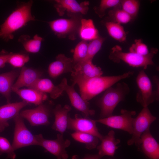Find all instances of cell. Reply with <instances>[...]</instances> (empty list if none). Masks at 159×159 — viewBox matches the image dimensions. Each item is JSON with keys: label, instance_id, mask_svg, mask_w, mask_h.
<instances>
[{"label": "cell", "instance_id": "6da1fadb", "mask_svg": "<svg viewBox=\"0 0 159 159\" xmlns=\"http://www.w3.org/2000/svg\"><path fill=\"white\" fill-rule=\"evenodd\" d=\"M134 72L129 71L117 75L101 76L89 78L71 74L72 80L73 83L78 85L82 98L85 101L88 102L119 81L131 77Z\"/></svg>", "mask_w": 159, "mask_h": 159}, {"label": "cell", "instance_id": "7a4b0ae2", "mask_svg": "<svg viewBox=\"0 0 159 159\" xmlns=\"http://www.w3.org/2000/svg\"><path fill=\"white\" fill-rule=\"evenodd\" d=\"M32 4V1L19 4L1 25L0 38L6 41L12 39L16 31L29 21L35 20L31 11Z\"/></svg>", "mask_w": 159, "mask_h": 159}, {"label": "cell", "instance_id": "3957f363", "mask_svg": "<svg viewBox=\"0 0 159 159\" xmlns=\"http://www.w3.org/2000/svg\"><path fill=\"white\" fill-rule=\"evenodd\" d=\"M105 91L98 101L101 118L112 115L115 107L120 102L124 100L130 92V89L126 83L119 82L115 87L111 86Z\"/></svg>", "mask_w": 159, "mask_h": 159}, {"label": "cell", "instance_id": "277c9868", "mask_svg": "<svg viewBox=\"0 0 159 159\" xmlns=\"http://www.w3.org/2000/svg\"><path fill=\"white\" fill-rule=\"evenodd\" d=\"M158 52L157 49L152 48L147 55H142L133 52H124L120 46L117 45L112 49L109 58L115 63L122 61L132 67L145 69L148 65L154 64L153 59Z\"/></svg>", "mask_w": 159, "mask_h": 159}, {"label": "cell", "instance_id": "5b68a950", "mask_svg": "<svg viewBox=\"0 0 159 159\" xmlns=\"http://www.w3.org/2000/svg\"><path fill=\"white\" fill-rule=\"evenodd\" d=\"M69 19L61 18L48 22L52 31L59 38L75 39L79 34L82 19L81 14L71 15Z\"/></svg>", "mask_w": 159, "mask_h": 159}, {"label": "cell", "instance_id": "8992f818", "mask_svg": "<svg viewBox=\"0 0 159 159\" xmlns=\"http://www.w3.org/2000/svg\"><path fill=\"white\" fill-rule=\"evenodd\" d=\"M136 81L138 87L136 100L143 107H148L155 100H159V92L153 91L151 81L144 70L140 71Z\"/></svg>", "mask_w": 159, "mask_h": 159}, {"label": "cell", "instance_id": "52a82bcc", "mask_svg": "<svg viewBox=\"0 0 159 159\" xmlns=\"http://www.w3.org/2000/svg\"><path fill=\"white\" fill-rule=\"evenodd\" d=\"M156 119V117L152 114L148 107H143L137 117L134 118L132 136L127 141V145L130 146L135 144L138 147L141 135L150 128L151 124Z\"/></svg>", "mask_w": 159, "mask_h": 159}, {"label": "cell", "instance_id": "ba28073f", "mask_svg": "<svg viewBox=\"0 0 159 159\" xmlns=\"http://www.w3.org/2000/svg\"><path fill=\"white\" fill-rule=\"evenodd\" d=\"M15 128L12 146L14 149L31 145H38L36 135H33L26 126L19 114L14 118Z\"/></svg>", "mask_w": 159, "mask_h": 159}, {"label": "cell", "instance_id": "9c48e42d", "mask_svg": "<svg viewBox=\"0 0 159 159\" xmlns=\"http://www.w3.org/2000/svg\"><path fill=\"white\" fill-rule=\"evenodd\" d=\"M38 145L44 148L47 151L55 156L57 159H67L69 155L66 150L71 144L70 141L64 139L63 135L57 134V138L48 140L44 138L41 134L36 135Z\"/></svg>", "mask_w": 159, "mask_h": 159}, {"label": "cell", "instance_id": "30bf717a", "mask_svg": "<svg viewBox=\"0 0 159 159\" xmlns=\"http://www.w3.org/2000/svg\"><path fill=\"white\" fill-rule=\"evenodd\" d=\"M120 112V115H112L95 120L96 121L112 128L123 130L131 135L134 118L133 117L135 115L136 112L122 109Z\"/></svg>", "mask_w": 159, "mask_h": 159}, {"label": "cell", "instance_id": "8fae6325", "mask_svg": "<svg viewBox=\"0 0 159 159\" xmlns=\"http://www.w3.org/2000/svg\"><path fill=\"white\" fill-rule=\"evenodd\" d=\"M96 122L95 120L88 117H82L78 114H75L74 118L71 117L69 114L67 129L75 132L91 134L98 137L100 141L103 136L99 132Z\"/></svg>", "mask_w": 159, "mask_h": 159}, {"label": "cell", "instance_id": "7c38bea8", "mask_svg": "<svg viewBox=\"0 0 159 159\" xmlns=\"http://www.w3.org/2000/svg\"><path fill=\"white\" fill-rule=\"evenodd\" d=\"M75 84L73 83L69 85L67 84V79L64 78L62 79L58 85L65 91L68 95L72 106L81 112L86 117L93 115L95 111L90 109L88 102L84 100L75 90Z\"/></svg>", "mask_w": 159, "mask_h": 159}, {"label": "cell", "instance_id": "4fadbf2b", "mask_svg": "<svg viewBox=\"0 0 159 159\" xmlns=\"http://www.w3.org/2000/svg\"><path fill=\"white\" fill-rule=\"evenodd\" d=\"M19 114L33 126L47 125L50 123L49 109L47 106L43 104L35 108L24 110Z\"/></svg>", "mask_w": 159, "mask_h": 159}, {"label": "cell", "instance_id": "5bb4252c", "mask_svg": "<svg viewBox=\"0 0 159 159\" xmlns=\"http://www.w3.org/2000/svg\"><path fill=\"white\" fill-rule=\"evenodd\" d=\"M54 1V7L60 16H63L65 12L69 16L77 14L85 15L87 14L89 9L88 1L80 3L74 0H56Z\"/></svg>", "mask_w": 159, "mask_h": 159}, {"label": "cell", "instance_id": "9a60e30c", "mask_svg": "<svg viewBox=\"0 0 159 159\" xmlns=\"http://www.w3.org/2000/svg\"><path fill=\"white\" fill-rule=\"evenodd\" d=\"M29 105L26 102L22 101L9 103L0 107V131L1 132L9 125L8 121L14 118L19 114L20 110Z\"/></svg>", "mask_w": 159, "mask_h": 159}, {"label": "cell", "instance_id": "2e32d148", "mask_svg": "<svg viewBox=\"0 0 159 159\" xmlns=\"http://www.w3.org/2000/svg\"><path fill=\"white\" fill-rule=\"evenodd\" d=\"M139 147L149 159H159V144L152 135L150 128L141 135Z\"/></svg>", "mask_w": 159, "mask_h": 159}, {"label": "cell", "instance_id": "e0dca14e", "mask_svg": "<svg viewBox=\"0 0 159 159\" xmlns=\"http://www.w3.org/2000/svg\"><path fill=\"white\" fill-rule=\"evenodd\" d=\"M73 70L72 58L59 54L56 56L55 60L49 64L48 73L51 77L55 78L63 74L71 72Z\"/></svg>", "mask_w": 159, "mask_h": 159}, {"label": "cell", "instance_id": "ac0fdd59", "mask_svg": "<svg viewBox=\"0 0 159 159\" xmlns=\"http://www.w3.org/2000/svg\"><path fill=\"white\" fill-rule=\"evenodd\" d=\"M71 74L89 78L102 76L103 72L99 67L94 65L92 60L83 61L73 66Z\"/></svg>", "mask_w": 159, "mask_h": 159}, {"label": "cell", "instance_id": "d6986e66", "mask_svg": "<svg viewBox=\"0 0 159 159\" xmlns=\"http://www.w3.org/2000/svg\"><path fill=\"white\" fill-rule=\"evenodd\" d=\"M41 75V72L37 70L25 67H22L17 80L12 87V91L24 87L28 88L40 78Z\"/></svg>", "mask_w": 159, "mask_h": 159}, {"label": "cell", "instance_id": "ffe728a7", "mask_svg": "<svg viewBox=\"0 0 159 159\" xmlns=\"http://www.w3.org/2000/svg\"><path fill=\"white\" fill-rule=\"evenodd\" d=\"M71 107L68 105L62 107L60 104L57 105L53 110L55 120L52 128L63 135L67 128L69 113L71 110Z\"/></svg>", "mask_w": 159, "mask_h": 159}, {"label": "cell", "instance_id": "44dd1931", "mask_svg": "<svg viewBox=\"0 0 159 159\" xmlns=\"http://www.w3.org/2000/svg\"><path fill=\"white\" fill-rule=\"evenodd\" d=\"M114 131L111 130L108 134L103 137L100 140V144L97 148L98 154L103 157L105 156H113L118 147L117 145L120 142V140L116 139Z\"/></svg>", "mask_w": 159, "mask_h": 159}, {"label": "cell", "instance_id": "7402d4cb", "mask_svg": "<svg viewBox=\"0 0 159 159\" xmlns=\"http://www.w3.org/2000/svg\"><path fill=\"white\" fill-rule=\"evenodd\" d=\"M28 88L35 89L45 93H48L53 99L58 98L64 91L58 85H54L50 80L47 78H39Z\"/></svg>", "mask_w": 159, "mask_h": 159}, {"label": "cell", "instance_id": "603a6c76", "mask_svg": "<svg viewBox=\"0 0 159 159\" xmlns=\"http://www.w3.org/2000/svg\"><path fill=\"white\" fill-rule=\"evenodd\" d=\"M21 98L23 101L29 104H33L39 105L47 99L46 93L42 92L35 89H19L14 92Z\"/></svg>", "mask_w": 159, "mask_h": 159}, {"label": "cell", "instance_id": "cb8c5ba5", "mask_svg": "<svg viewBox=\"0 0 159 159\" xmlns=\"http://www.w3.org/2000/svg\"><path fill=\"white\" fill-rule=\"evenodd\" d=\"M19 72L12 70L0 74V93L6 98L7 103H10L12 87Z\"/></svg>", "mask_w": 159, "mask_h": 159}, {"label": "cell", "instance_id": "d4e9b609", "mask_svg": "<svg viewBox=\"0 0 159 159\" xmlns=\"http://www.w3.org/2000/svg\"><path fill=\"white\" fill-rule=\"evenodd\" d=\"M79 34L82 40L91 41L99 36L97 30L91 19L82 18Z\"/></svg>", "mask_w": 159, "mask_h": 159}, {"label": "cell", "instance_id": "484cf974", "mask_svg": "<svg viewBox=\"0 0 159 159\" xmlns=\"http://www.w3.org/2000/svg\"><path fill=\"white\" fill-rule=\"evenodd\" d=\"M43 39L37 34L35 35L32 39L27 35L21 36L19 41L22 44L24 49L28 52L35 53L38 52L40 49Z\"/></svg>", "mask_w": 159, "mask_h": 159}, {"label": "cell", "instance_id": "4316f807", "mask_svg": "<svg viewBox=\"0 0 159 159\" xmlns=\"http://www.w3.org/2000/svg\"><path fill=\"white\" fill-rule=\"evenodd\" d=\"M71 135L75 140L85 144V148L89 150L96 148L100 140L96 136L87 133L74 132Z\"/></svg>", "mask_w": 159, "mask_h": 159}, {"label": "cell", "instance_id": "83f0119b", "mask_svg": "<svg viewBox=\"0 0 159 159\" xmlns=\"http://www.w3.org/2000/svg\"><path fill=\"white\" fill-rule=\"evenodd\" d=\"M105 26L109 34L114 39L120 42L126 40V34L120 24L109 21L105 22Z\"/></svg>", "mask_w": 159, "mask_h": 159}, {"label": "cell", "instance_id": "f1b7e54d", "mask_svg": "<svg viewBox=\"0 0 159 159\" xmlns=\"http://www.w3.org/2000/svg\"><path fill=\"white\" fill-rule=\"evenodd\" d=\"M88 44L87 41L82 40L75 47L74 51L73 61V67L76 64L83 61L87 54Z\"/></svg>", "mask_w": 159, "mask_h": 159}, {"label": "cell", "instance_id": "f546056e", "mask_svg": "<svg viewBox=\"0 0 159 159\" xmlns=\"http://www.w3.org/2000/svg\"><path fill=\"white\" fill-rule=\"evenodd\" d=\"M108 13L112 22L119 24H126L130 22L132 19L130 16L120 8H115Z\"/></svg>", "mask_w": 159, "mask_h": 159}, {"label": "cell", "instance_id": "4dcf8cb0", "mask_svg": "<svg viewBox=\"0 0 159 159\" xmlns=\"http://www.w3.org/2000/svg\"><path fill=\"white\" fill-rule=\"evenodd\" d=\"M105 40V38L99 36L97 38L90 41L88 44L87 56L83 61L92 60L94 57L101 49Z\"/></svg>", "mask_w": 159, "mask_h": 159}, {"label": "cell", "instance_id": "1f68e13d", "mask_svg": "<svg viewBox=\"0 0 159 159\" xmlns=\"http://www.w3.org/2000/svg\"><path fill=\"white\" fill-rule=\"evenodd\" d=\"M122 9L128 14L132 19L137 16L138 12L139 1L135 0H124L121 1Z\"/></svg>", "mask_w": 159, "mask_h": 159}, {"label": "cell", "instance_id": "d6a6232c", "mask_svg": "<svg viewBox=\"0 0 159 159\" xmlns=\"http://www.w3.org/2000/svg\"><path fill=\"white\" fill-rule=\"evenodd\" d=\"M121 1L119 0H102L98 7H95L94 10L96 13L100 18L105 14V11L108 8L113 7L121 8Z\"/></svg>", "mask_w": 159, "mask_h": 159}, {"label": "cell", "instance_id": "836d02e7", "mask_svg": "<svg viewBox=\"0 0 159 159\" xmlns=\"http://www.w3.org/2000/svg\"><path fill=\"white\" fill-rule=\"evenodd\" d=\"M28 55L23 53L11 54L7 63L15 68H21L29 60Z\"/></svg>", "mask_w": 159, "mask_h": 159}, {"label": "cell", "instance_id": "e575fe53", "mask_svg": "<svg viewBox=\"0 0 159 159\" xmlns=\"http://www.w3.org/2000/svg\"><path fill=\"white\" fill-rule=\"evenodd\" d=\"M12 145L6 138L0 136V156L3 153L7 154V158L15 159L16 155Z\"/></svg>", "mask_w": 159, "mask_h": 159}, {"label": "cell", "instance_id": "d590c367", "mask_svg": "<svg viewBox=\"0 0 159 159\" xmlns=\"http://www.w3.org/2000/svg\"><path fill=\"white\" fill-rule=\"evenodd\" d=\"M129 52L142 55H147L149 52L147 46L141 39L135 40V43L129 48Z\"/></svg>", "mask_w": 159, "mask_h": 159}, {"label": "cell", "instance_id": "8d00e7d4", "mask_svg": "<svg viewBox=\"0 0 159 159\" xmlns=\"http://www.w3.org/2000/svg\"><path fill=\"white\" fill-rule=\"evenodd\" d=\"M103 157L98 153L95 154H86L84 157L80 158L77 155H74L72 156L71 159H101Z\"/></svg>", "mask_w": 159, "mask_h": 159}, {"label": "cell", "instance_id": "74e56055", "mask_svg": "<svg viewBox=\"0 0 159 159\" xmlns=\"http://www.w3.org/2000/svg\"><path fill=\"white\" fill-rule=\"evenodd\" d=\"M11 53H3L0 54V68L4 67L6 63H7Z\"/></svg>", "mask_w": 159, "mask_h": 159}, {"label": "cell", "instance_id": "f35d334b", "mask_svg": "<svg viewBox=\"0 0 159 159\" xmlns=\"http://www.w3.org/2000/svg\"><path fill=\"white\" fill-rule=\"evenodd\" d=\"M112 159V158H108V159Z\"/></svg>", "mask_w": 159, "mask_h": 159}, {"label": "cell", "instance_id": "ab89813d", "mask_svg": "<svg viewBox=\"0 0 159 159\" xmlns=\"http://www.w3.org/2000/svg\"></svg>", "mask_w": 159, "mask_h": 159}]
</instances>
